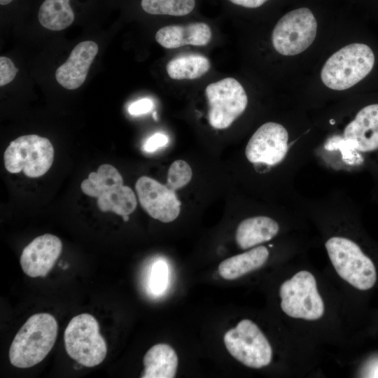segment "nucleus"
I'll use <instances>...</instances> for the list:
<instances>
[{"label": "nucleus", "mask_w": 378, "mask_h": 378, "mask_svg": "<svg viewBox=\"0 0 378 378\" xmlns=\"http://www.w3.org/2000/svg\"><path fill=\"white\" fill-rule=\"evenodd\" d=\"M330 260L339 276L356 288H371L377 279L375 267L352 240L332 237L325 244Z\"/></svg>", "instance_id": "20e7f679"}, {"label": "nucleus", "mask_w": 378, "mask_h": 378, "mask_svg": "<svg viewBox=\"0 0 378 378\" xmlns=\"http://www.w3.org/2000/svg\"><path fill=\"white\" fill-rule=\"evenodd\" d=\"M142 378H174L178 367V356L167 344H157L146 353Z\"/></svg>", "instance_id": "a211bd4d"}, {"label": "nucleus", "mask_w": 378, "mask_h": 378, "mask_svg": "<svg viewBox=\"0 0 378 378\" xmlns=\"http://www.w3.org/2000/svg\"><path fill=\"white\" fill-rule=\"evenodd\" d=\"M168 136L162 133H155L150 136L144 143V150L148 153H152L158 148L166 146L168 143Z\"/></svg>", "instance_id": "a878e982"}, {"label": "nucleus", "mask_w": 378, "mask_h": 378, "mask_svg": "<svg viewBox=\"0 0 378 378\" xmlns=\"http://www.w3.org/2000/svg\"><path fill=\"white\" fill-rule=\"evenodd\" d=\"M281 307L288 316L305 320L320 318L324 304L319 295L314 275L300 271L280 286Z\"/></svg>", "instance_id": "0eeeda50"}, {"label": "nucleus", "mask_w": 378, "mask_h": 378, "mask_svg": "<svg viewBox=\"0 0 378 378\" xmlns=\"http://www.w3.org/2000/svg\"><path fill=\"white\" fill-rule=\"evenodd\" d=\"M13 1V0H0V4L1 6H5V5H7V4H10Z\"/></svg>", "instance_id": "c756f323"}, {"label": "nucleus", "mask_w": 378, "mask_h": 378, "mask_svg": "<svg viewBox=\"0 0 378 378\" xmlns=\"http://www.w3.org/2000/svg\"><path fill=\"white\" fill-rule=\"evenodd\" d=\"M279 230L276 221L267 216H254L242 220L236 230L237 246L243 250L268 241Z\"/></svg>", "instance_id": "f3484780"}, {"label": "nucleus", "mask_w": 378, "mask_h": 378, "mask_svg": "<svg viewBox=\"0 0 378 378\" xmlns=\"http://www.w3.org/2000/svg\"><path fill=\"white\" fill-rule=\"evenodd\" d=\"M38 18L43 27L60 31L73 23L74 13L69 0H45L39 8Z\"/></svg>", "instance_id": "aec40b11"}, {"label": "nucleus", "mask_w": 378, "mask_h": 378, "mask_svg": "<svg viewBox=\"0 0 378 378\" xmlns=\"http://www.w3.org/2000/svg\"><path fill=\"white\" fill-rule=\"evenodd\" d=\"M62 250L59 238L51 234L36 237L26 246L20 262L23 272L30 277L46 276L53 267Z\"/></svg>", "instance_id": "ddd939ff"}, {"label": "nucleus", "mask_w": 378, "mask_h": 378, "mask_svg": "<svg viewBox=\"0 0 378 378\" xmlns=\"http://www.w3.org/2000/svg\"><path fill=\"white\" fill-rule=\"evenodd\" d=\"M288 150V133L281 124L268 122L262 125L250 138L245 149L252 163L275 165L280 163Z\"/></svg>", "instance_id": "9b49d317"}, {"label": "nucleus", "mask_w": 378, "mask_h": 378, "mask_svg": "<svg viewBox=\"0 0 378 378\" xmlns=\"http://www.w3.org/2000/svg\"><path fill=\"white\" fill-rule=\"evenodd\" d=\"M268 257V249L258 246L222 261L218 265V273L224 279L234 280L261 267Z\"/></svg>", "instance_id": "6ab92c4d"}, {"label": "nucleus", "mask_w": 378, "mask_h": 378, "mask_svg": "<svg viewBox=\"0 0 378 378\" xmlns=\"http://www.w3.org/2000/svg\"><path fill=\"white\" fill-rule=\"evenodd\" d=\"M135 190L141 207L152 218L170 223L178 216L181 202L169 186L144 176L136 181Z\"/></svg>", "instance_id": "f8f14e48"}, {"label": "nucleus", "mask_w": 378, "mask_h": 378, "mask_svg": "<svg viewBox=\"0 0 378 378\" xmlns=\"http://www.w3.org/2000/svg\"><path fill=\"white\" fill-rule=\"evenodd\" d=\"M363 377L378 378V358L374 359L367 364L363 370Z\"/></svg>", "instance_id": "cd10ccee"}, {"label": "nucleus", "mask_w": 378, "mask_h": 378, "mask_svg": "<svg viewBox=\"0 0 378 378\" xmlns=\"http://www.w3.org/2000/svg\"><path fill=\"white\" fill-rule=\"evenodd\" d=\"M155 38L160 46L168 49L186 45L203 46L210 42L211 30L207 24L201 22L186 25H168L160 28Z\"/></svg>", "instance_id": "dca6fc26"}, {"label": "nucleus", "mask_w": 378, "mask_h": 378, "mask_svg": "<svg viewBox=\"0 0 378 378\" xmlns=\"http://www.w3.org/2000/svg\"><path fill=\"white\" fill-rule=\"evenodd\" d=\"M54 160V148L47 138L36 134L21 136L12 141L4 154L6 170L13 174L21 171L28 177L45 174Z\"/></svg>", "instance_id": "423d86ee"}, {"label": "nucleus", "mask_w": 378, "mask_h": 378, "mask_svg": "<svg viewBox=\"0 0 378 378\" xmlns=\"http://www.w3.org/2000/svg\"><path fill=\"white\" fill-rule=\"evenodd\" d=\"M232 3L245 8H258L264 4L267 0H229Z\"/></svg>", "instance_id": "c85d7f7f"}, {"label": "nucleus", "mask_w": 378, "mask_h": 378, "mask_svg": "<svg viewBox=\"0 0 378 378\" xmlns=\"http://www.w3.org/2000/svg\"><path fill=\"white\" fill-rule=\"evenodd\" d=\"M153 108V102L148 98L134 102L128 107V112L132 115H140L150 112Z\"/></svg>", "instance_id": "bb28decb"}, {"label": "nucleus", "mask_w": 378, "mask_h": 378, "mask_svg": "<svg viewBox=\"0 0 378 378\" xmlns=\"http://www.w3.org/2000/svg\"><path fill=\"white\" fill-rule=\"evenodd\" d=\"M223 340L230 355L248 368H261L272 360L271 345L258 326L251 320H241L235 328L225 332Z\"/></svg>", "instance_id": "1a4fd4ad"}, {"label": "nucleus", "mask_w": 378, "mask_h": 378, "mask_svg": "<svg viewBox=\"0 0 378 378\" xmlns=\"http://www.w3.org/2000/svg\"><path fill=\"white\" fill-rule=\"evenodd\" d=\"M122 218H123V220H124L125 221H127V220H129L128 216H122Z\"/></svg>", "instance_id": "7c9ffc66"}, {"label": "nucleus", "mask_w": 378, "mask_h": 378, "mask_svg": "<svg viewBox=\"0 0 378 378\" xmlns=\"http://www.w3.org/2000/svg\"><path fill=\"white\" fill-rule=\"evenodd\" d=\"M205 94L209 104V122L218 130L229 127L245 111L248 97L241 83L225 78L207 85Z\"/></svg>", "instance_id": "9d476101"}, {"label": "nucleus", "mask_w": 378, "mask_h": 378, "mask_svg": "<svg viewBox=\"0 0 378 378\" xmlns=\"http://www.w3.org/2000/svg\"><path fill=\"white\" fill-rule=\"evenodd\" d=\"M211 67L209 59L201 55H188L175 57L168 62L166 70L174 80H192L202 77Z\"/></svg>", "instance_id": "412c9836"}, {"label": "nucleus", "mask_w": 378, "mask_h": 378, "mask_svg": "<svg viewBox=\"0 0 378 378\" xmlns=\"http://www.w3.org/2000/svg\"><path fill=\"white\" fill-rule=\"evenodd\" d=\"M141 5L151 15L183 16L192 11L195 0H141Z\"/></svg>", "instance_id": "4be33fe9"}, {"label": "nucleus", "mask_w": 378, "mask_h": 378, "mask_svg": "<svg viewBox=\"0 0 378 378\" xmlns=\"http://www.w3.org/2000/svg\"><path fill=\"white\" fill-rule=\"evenodd\" d=\"M317 32V22L307 8L285 14L276 24L272 34L274 48L282 55H298L309 48Z\"/></svg>", "instance_id": "6e6552de"}, {"label": "nucleus", "mask_w": 378, "mask_h": 378, "mask_svg": "<svg viewBox=\"0 0 378 378\" xmlns=\"http://www.w3.org/2000/svg\"><path fill=\"white\" fill-rule=\"evenodd\" d=\"M167 281V267L165 262L158 261L153 265L150 276V288L154 293L162 292Z\"/></svg>", "instance_id": "b1692460"}, {"label": "nucleus", "mask_w": 378, "mask_h": 378, "mask_svg": "<svg viewBox=\"0 0 378 378\" xmlns=\"http://www.w3.org/2000/svg\"><path fill=\"white\" fill-rule=\"evenodd\" d=\"M18 72V69L10 59L3 56L0 57V86L10 83Z\"/></svg>", "instance_id": "393cba45"}, {"label": "nucleus", "mask_w": 378, "mask_h": 378, "mask_svg": "<svg viewBox=\"0 0 378 378\" xmlns=\"http://www.w3.org/2000/svg\"><path fill=\"white\" fill-rule=\"evenodd\" d=\"M192 176L190 165L184 160H176L168 169L167 186L174 190L180 189L190 181Z\"/></svg>", "instance_id": "5701e85b"}, {"label": "nucleus", "mask_w": 378, "mask_h": 378, "mask_svg": "<svg viewBox=\"0 0 378 378\" xmlns=\"http://www.w3.org/2000/svg\"><path fill=\"white\" fill-rule=\"evenodd\" d=\"M374 55L367 45L354 43L332 54L324 64L321 78L334 90H344L363 80L372 69Z\"/></svg>", "instance_id": "7ed1b4c3"}, {"label": "nucleus", "mask_w": 378, "mask_h": 378, "mask_svg": "<svg viewBox=\"0 0 378 378\" xmlns=\"http://www.w3.org/2000/svg\"><path fill=\"white\" fill-rule=\"evenodd\" d=\"M97 52L98 46L94 41H85L76 45L66 61L55 71L58 83L68 90L81 86Z\"/></svg>", "instance_id": "4468645a"}, {"label": "nucleus", "mask_w": 378, "mask_h": 378, "mask_svg": "<svg viewBox=\"0 0 378 378\" xmlns=\"http://www.w3.org/2000/svg\"><path fill=\"white\" fill-rule=\"evenodd\" d=\"M64 340L67 354L85 367L97 366L106 358V341L99 333L98 321L90 314L71 318L64 330Z\"/></svg>", "instance_id": "39448f33"}, {"label": "nucleus", "mask_w": 378, "mask_h": 378, "mask_svg": "<svg viewBox=\"0 0 378 378\" xmlns=\"http://www.w3.org/2000/svg\"><path fill=\"white\" fill-rule=\"evenodd\" d=\"M80 188L86 195L97 198V206L104 212L128 216L137 205L136 197L132 189L123 185L120 172L108 164H102L97 172L90 173L88 177L81 182Z\"/></svg>", "instance_id": "f03ea898"}, {"label": "nucleus", "mask_w": 378, "mask_h": 378, "mask_svg": "<svg viewBox=\"0 0 378 378\" xmlns=\"http://www.w3.org/2000/svg\"><path fill=\"white\" fill-rule=\"evenodd\" d=\"M344 139L360 152L378 148V104L360 109L344 130Z\"/></svg>", "instance_id": "2eb2a0df"}, {"label": "nucleus", "mask_w": 378, "mask_h": 378, "mask_svg": "<svg viewBox=\"0 0 378 378\" xmlns=\"http://www.w3.org/2000/svg\"><path fill=\"white\" fill-rule=\"evenodd\" d=\"M57 330V322L51 314L32 315L10 344L8 352L10 363L18 368H28L41 362L53 347Z\"/></svg>", "instance_id": "f257e3e1"}]
</instances>
